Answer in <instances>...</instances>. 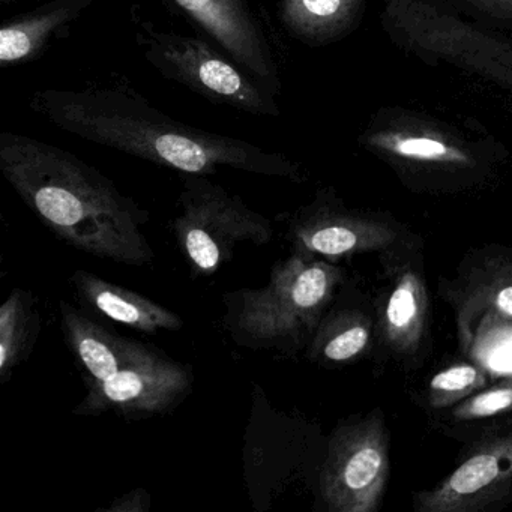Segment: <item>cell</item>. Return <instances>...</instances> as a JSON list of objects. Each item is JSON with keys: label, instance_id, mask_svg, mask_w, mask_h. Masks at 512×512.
Segmentation results:
<instances>
[{"label": "cell", "instance_id": "6da1fadb", "mask_svg": "<svg viewBox=\"0 0 512 512\" xmlns=\"http://www.w3.org/2000/svg\"><path fill=\"white\" fill-rule=\"evenodd\" d=\"M32 112L55 127L185 175L214 176L221 169L301 182V167L281 152L170 118L122 80L82 89H41Z\"/></svg>", "mask_w": 512, "mask_h": 512}, {"label": "cell", "instance_id": "7a4b0ae2", "mask_svg": "<svg viewBox=\"0 0 512 512\" xmlns=\"http://www.w3.org/2000/svg\"><path fill=\"white\" fill-rule=\"evenodd\" d=\"M0 172L68 247L139 268L154 260L142 230L148 212L77 155L22 134L2 133Z\"/></svg>", "mask_w": 512, "mask_h": 512}, {"label": "cell", "instance_id": "3957f363", "mask_svg": "<svg viewBox=\"0 0 512 512\" xmlns=\"http://www.w3.org/2000/svg\"><path fill=\"white\" fill-rule=\"evenodd\" d=\"M344 280L337 263L292 251L274 263L266 286L224 295V326L238 346L296 355L313 340Z\"/></svg>", "mask_w": 512, "mask_h": 512}, {"label": "cell", "instance_id": "277c9868", "mask_svg": "<svg viewBox=\"0 0 512 512\" xmlns=\"http://www.w3.org/2000/svg\"><path fill=\"white\" fill-rule=\"evenodd\" d=\"M134 41L143 58L164 79L179 83L215 106L253 116L281 115L278 95L203 37L164 31L134 5L130 11Z\"/></svg>", "mask_w": 512, "mask_h": 512}, {"label": "cell", "instance_id": "5b68a950", "mask_svg": "<svg viewBox=\"0 0 512 512\" xmlns=\"http://www.w3.org/2000/svg\"><path fill=\"white\" fill-rule=\"evenodd\" d=\"M178 203L172 230L194 274H215L239 245L262 247L274 238L268 218L206 176L187 175Z\"/></svg>", "mask_w": 512, "mask_h": 512}, {"label": "cell", "instance_id": "8992f818", "mask_svg": "<svg viewBox=\"0 0 512 512\" xmlns=\"http://www.w3.org/2000/svg\"><path fill=\"white\" fill-rule=\"evenodd\" d=\"M391 476V436L382 407L341 419L319 473L320 499L331 512H377Z\"/></svg>", "mask_w": 512, "mask_h": 512}, {"label": "cell", "instance_id": "52a82bcc", "mask_svg": "<svg viewBox=\"0 0 512 512\" xmlns=\"http://www.w3.org/2000/svg\"><path fill=\"white\" fill-rule=\"evenodd\" d=\"M373 299L377 344L400 367L418 370L431 350V299L422 242L416 235L379 253Z\"/></svg>", "mask_w": 512, "mask_h": 512}, {"label": "cell", "instance_id": "ba28073f", "mask_svg": "<svg viewBox=\"0 0 512 512\" xmlns=\"http://www.w3.org/2000/svg\"><path fill=\"white\" fill-rule=\"evenodd\" d=\"M434 487L413 494L416 512H497L512 503V424L497 425L461 451Z\"/></svg>", "mask_w": 512, "mask_h": 512}, {"label": "cell", "instance_id": "9c48e42d", "mask_svg": "<svg viewBox=\"0 0 512 512\" xmlns=\"http://www.w3.org/2000/svg\"><path fill=\"white\" fill-rule=\"evenodd\" d=\"M193 383L190 368L160 350L143 346L130 364L109 379L86 383L88 394L73 413L101 416L113 412L133 421L164 416L187 398Z\"/></svg>", "mask_w": 512, "mask_h": 512}, {"label": "cell", "instance_id": "30bf717a", "mask_svg": "<svg viewBox=\"0 0 512 512\" xmlns=\"http://www.w3.org/2000/svg\"><path fill=\"white\" fill-rule=\"evenodd\" d=\"M437 292L454 314L463 353L470 352L487 320L512 328V248H472L461 257L454 277L440 278Z\"/></svg>", "mask_w": 512, "mask_h": 512}, {"label": "cell", "instance_id": "8fae6325", "mask_svg": "<svg viewBox=\"0 0 512 512\" xmlns=\"http://www.w3.org/2000/svg\"><path fill=\"white\" fill-rule=\"evenodd\" d=\"M203 38L280 97V59L268 19L253 0H170Z\"/></svg>", "mask_w": 512, "mask_h": 512}, {"label": "cell", "instance_id": "7c38bea8", "mask_svg": "<svg viewBox=\"0 0 512 512\" xmlns=\"http://www.w3.org/2000/svg\"><path fill=\"white\" fill-rule=\"evenodd\" d=\"M412 235L392 218L347 211L317 199L293 214L287 239L292 251L335 263L359 254L382 253Z\"/></svg>", "mask_w": 512, "mask_h": 512}, {"label": "cell", "instance_id": "4fadbf2b", "mask_svg": "<svg viewBox=\"0 0 512 512\" xmlns=\"http://www.w3.org/2000/svg\"><path fill=\"white\" fill-rule=\"evenodd\" d=\"M95 0H50L35 10L2 23L0 65L29 64L40 58L55 40L67 37L74 23Z\"/></svg>", "mask_w": 512, "mask_h": 512}, {"label": "cell", "instance_id": "5bb4252c", "mask_svg": "<svg viewBox=\"0 0 512 512\" xmlns=\"http://www.w3.org/2000/svg\"><path fill=\"white\" fill-rule=\"evenodd\" d=\"M71 286L79 301L94 313L136 331L158 334L160 331L176 332L184 328L181 317L169 308L119 284L103 280L92 272L82 269L74 272Z\"/></svg>", "mask_w": 512, "mask_h": 512}, {"label": "cell", "instance_id": "9a60e30c", "mask_svg": "<svg viewBox=\"0 0 512 512\" xmlns=\"http://www.w3.org/2000/svg\"><path fill=\"white\" fill-rule=\"evenodd\" d=\"M68 349L86 371L85 383L104 382L130 364L145 344L112 334L68 302H59Z\"/></svg>", "mask_w": 512, "mask_h": 512}, {"label": "cell", "instance_id": "2e32d148", "mask_svg": "<svg viewBox=\"0 0 512 512\" xmlns=\"http://www.w3.org/2000/svg\"><path fill=\"white\" fill-rule=\"evenodd\" d=\"M376 344L373 304L370 310L352 305L331 307L305 349V355L320 367H346L370 356Z\"/></svg>", "mask_w": 512, "mask_h": 512}, {"label": "cell", "instance_id": "e0dca14e", "mask_svg": "<svg viewBox=\"0 0 512 512\" xmlns=\"http://www.w3.org/2000/svg\"><path fill=\"white\" fill-rule=\"evenodd\" d=\"M40 332L37 299L16 289L0 307V380L7 383L14 370L29 358Z\"/></svg>", "mask_w": 512, "mask_h": 512}, {"label": "cell", "instance_id": "ac0fdd59", "mask_svg": "<svg viewBox=\"0 0 512 512\" xmlns=\"http://www.w3.org/2000/svg\"><path fill=\"white\" fill-rule=\"evenodd\" d=\"M490 383V374L481 365L455 362L428 379L424 404L430 410H449Z\"/></svg>", "mask_w": 512, "mask_h": 512}, {"label": "cell", "instance_id": "d6986e66", "mask_svg": "<svg viewBox=\"0 0 512 512\" xmlns=\"http://www.w3.org/2000/svg\"><path fill=\"white\" fill-rule=\"evenodd\" d=\"M344 0H280L278 20L298 40L317 41L331 31Z\"/></svg>", "mask_w": 512, "mask_h": 512}, {"label": "cell", "instance_id": "ffe728a7", "mask_svg": "<svg viewBox=\"0 0 512 512\" xmlns=\"http://www.w3.org/2000/svg\"><path fill=\"white\" fill-rule=\"evenodd\" d=\"M512 413V376L482 388L457 406L449 409L448 418L454 422L487 421Z\"/></svg>", "mask_w": 512, "mask_h": 512}, {"label": "cell", "instance_id": "44dd1931", "mask_svg": "<svg viewBox=\"0 0 512 512\" xmlns=\"http://www.w3.org/2000/svg\"><path fill=\"white\" fill-rule=\"evenodd\" d=\"M151 496L145 488H134L124 496L118 497L109 508V512H148L151 509Z\"/></svg>", "mask_w": 512, "mask_h": 512}, {"label": "cell", "instance_id": "7402d4cb", "mask_svg": "<svg viewBox=\"0 0 512 512\" xmlns=\"http://www.w3.org/2000/svg\"><path fill=\"white\" fill-rule=\"evenodd\" d=\"M398 151L410 157L434 158L446 154V148L442 143L430 139H409L397 146Z\"/></svg>", "mask_w": 512, "mask_h": 512}, {"label": "cell", "instance_id": "603a6c76", "mask_svg": "<svg viewBox=\"0 0 512 512\" xmlns=\"http://www.w3.org/2000/svg\"><path fill=\"white\" fill-rule=\"evenodd\" d=\"M14 0H0V4L2 5H10L13 4Z\"/></svg>", "mask_w": 512, "mask_h": 512}]
</instances>
